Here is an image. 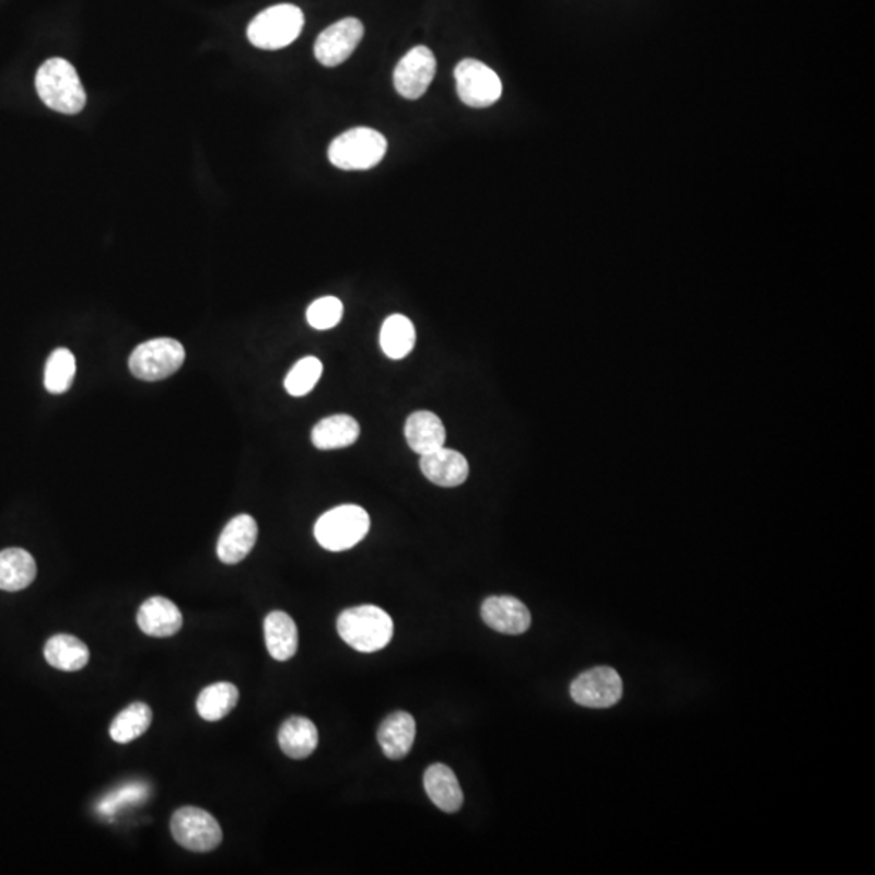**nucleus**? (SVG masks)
Wrapping results in <instances>:
<instances>
[{
    "instance_id": "f257e3e1",
    "label": "nucleus",
    "mask_w": 875,
    "mask_h": 875,
    "mask_svg": "<svg viewBox=\"0 0 875 875\" xmlns=\"http://www.w3.org/2000/svg\"><path fill=\"white\" fill-rule=\"evenodd\" d=\"M36 91L47 107L67 116L79 114L86 104L85 88L80 82L75 67L60 57L46 60L39 67Z\"/></svg>"
},
{
    "instance_id": "f03ea898",
    "label": "nucleus",
    "mask_w": 875,
    "mask_h": 875,
    "mask_svg": "<svg viewBox=\"0 0 875 875\" xmlns=\"http://www.w3.org/2000/svg\"><path fill=\"white\" fill-rule=\"evenodd\" d=\"M338 632L342 641L363 654L382 651L392 642V616L373 605L349 608L339 615Z\"/></svg>"
},
{
    "instance_id": "7ed1b4c3",
    "label": "nucleus",
    "mask_w": 875,
    "mask_h": 875,
    "mask_svg": "<svg viewBox=\"0 0 875 875\" xmlns=\"http://www.w3.org/2000/svg\"><path fill=\"white\" fill-rule=\"evenodd\" d=\"M388 141L380 131L369 127L345 131L329 144L328 156L332 166L342 171H366L385 158Z\"/></svg>"
},
{
    "instance_id": "20e7f679",
    "label": "nucleus",
    "mask_w": 875,
    "mask_h": 875,
    "mask_svg": "<svg viewBox=\"0 0 875 875\" xmlns=\"http://www.w3.org/2000/svg\"><path fill=\"white\" fill-rule=\"evenodd\" d=\"M304 12L292 3H279L258 13L248 25V42L260 49L276 50L289 46L301 36Z\"/></svg>"
},
{
    "instance_id": "39448f33",
    "label": "nucleus",
    "mask_w": 875,
    "mask_h": 875,
    "mask_svg": "<svg viewBox=\"0 0 875 875\" xmlns=\"http://www.w3.org/2000/svg\"><path fill=\"white\" fill-rule=\"evenodd\" d=\"M369 530V513L355 504H342L316 521L315 538L326 550L345 551L360 544Z\"/></svg>"
},
{
    "instance_id": "423d86ee",
    "label": "nucleus",
    "mask_w": 875,
    "mask_h": 875,
    "mask_svg": "<svg viewBox=\"0 0 875 875\" xmlns=\"http://www.w3.org/2000/svg\"><path fill=\"white\" fill-rule=\"evenodd\" d=\"M185 349L171 338L151 339L137 346L129 359V369L135 378L143 382H160L170 378L184 365Z\"/></svg>"
},
{
    "instance_id": "0eeeda50",
    "label": "nucleus",
    "mask_w": 875,
    "mask_h": 875,
    "mask_svg": "<svg viewBox=\"0 0 875 875\" xmlns=\"http://www.w3.org/2000/svg\"><path fill=\"white\" fill-rule=\"evenodd\" d=\"M171 831L180 847L194 853L217 850L222 841L218 820L200 807L187 806L175 810L171 819Z\"/></svg>"
},
{
    "instance_id": "6e6552de",
    "label": "nucleus",
    "mask_w": 875,
    "mask_h": 875,
    "mask_svg": "<svg viewBox=\"0 0 875 875\" xmlns=\"http://www.w3.org/2000/svg\"><path fill=\"white\" fill-rule=\"evenodd\" d=\"M459 100L469 107H490L503 93L500 77L476 59H464L454 70Z\"/></svg>"
},
{
    "instance_id": "1a4fd4ad",
    "label": "nucleus",
    "mask_w": 875,
    "mask_h": 875,
    "mask_svg": "<svg viewBox=\"0 0 875 875\" xmlns=\"http://www.w3.org/2000/svg\"><path fill=\"white\" fill-rule=\"evenodd\" d=\"M571 698L588 709H608L622 696V681L610 666H598L582 673L572 681Z\"/></svg>"
},
{
    "instance_id": "9d476101",
    "label": "nucleus",
    "mask_w": 875,
    "mask_h": 875,
    "mask_svg": "<svg viewBox=\"0 0 875 875\" xmlns=\"http://www.w3.org/2000/svg\"><path fill=\"white\" fill-rule=\"evenodd\" d=\"M436 59L425 46L410 49L394 70V88L406 100H419L435 79Z\"/></svg>"
},
{
    "instance_id": "9b49d317",
    "label": "nucleus",
    "mask_w": 875,
    "mask_h": 875,
    "mask_svg": "<svg viewBox=\"0 0 875 875\" xmlns=\"http://www.w3.org/2000/svg\"><path fill=\"white\" fill-rule=\"evenodd\" d=\"M363 38V25L360 20H339L335 25L328 26L316 38L315 57L322 66L338 67L352 56L355 47Z\"/></svg>"
},
{
    "instance_id": "f8f14e48",
    "label": "nucleus",
    "mask_w": 875,
    "mask_h": 875,
    "mask_svg": "<svg viewBox=\"0 0 875 875\" xmlns=\"http://www.w3.org/2000/svg\"><path fill=\"white\" fill-rule=\"evenodd\" d=\"M480 612L485 625L501 634L520 635L530 628V611L520 598L488 597Z\"/></svg>"
},
{
    "instance_id": "ddd939ff",
    "label": "nucleus",
    "mask_w": 875,
    "mask_h": 875,
    "mask_svg": "<svg viewBox=\"0 0 875 875\" xmlns=\"http://www.w3.org/2000/svg\"><path fill=\"white\" fill-rule=\"evenodd\" d=\"M258 538V525L248 514L235 516L225 525L218 540V558L224 564H237L254 550Z\"/></svg>"
},
{
    "instance_id": "4468645a",
    "label": "nucleus",
    "mask_w": 875,
    "mask_h": 875,
    "mask_svg": "<svg viewBox=\"0 0 875 875\" xmlns=\"http://www.w3.org/2000/svg\"><path fill=\"white\" fill-rule=\"evenodd\" d=\"M420 470L438 487L454 488L469 477V463L459 451L443 446L420 457Z\"/></svg>"
},
{
    "instance_id": "2eb2a0df",
    "label": "nucleus",
    "mask_w": 875,
    "mask_h": 875,
    "mask_svg": "<svg viewBox=\"0 0 875 875\" xmlns=\"http://www.w3.org/2000/svg\"><path fill=\"white\" fill-rule=\"evenodd\" d=\"M137 622L151 638H171L180 631L184 616L170 598L151 597L138 610Z\"/></svg>"
},
{
    "instance_id": "dca6fc26",
    "label": "nucleus",
    "mask_w": 875,
    "mask_h": 875,
    "mask_svg": "<svg viewBox=\"0 0 875 875\" xmlns=\"http://www.w3.org/2000/svg\"><path fill=\"white\" fill-rule=\"evenodd\" d=\"M407 444L410 450L416 451L420 456L433 453L444 446L446 441V430L436 413L430 410H419L410 413L404 427Z\"/></svg>"
},
{
    "instance_id": "f3484780",
    "label": "nucleus",
    "mask_w": 875,
    "mask_h": 875,
    "mask_svg": "<svg viewBox=\"0 0 875 875\" xmlns=\"http://www.w3.org/2000/svg\"><path fill=\"white\" fill-rule=\"evenodd\" d=\"M423 786L432 803L443 813L454 814L463 807V788L457 782L456 773L444 763H433L427 769Z\"/></svg>"
},
{
    "instance_id": "a211bd4d",
    "label": "nucleus",
    "mask_w": 875,
    "mask_h": 875,
    "mask_svg": "<svg viewBox=\"0 0 875 875\" xmlns=\"http://www.w3.org/2000/svg\"><path fill=\"white\" fill-rule=\"evenodd\" d=\"M376 738L386 757L393 760L402 759L416 742V720L410 713L394 712L383 720Z\"/></svg>"
},
{
    "instance_id": "6ab92c4d",
    "label": "nucleus",
    "mask_w": 875,
    "mask_h": 875,
    "mask_svg": "<svg viewBox=\"0 0 875 875\" xmlns=\"http://www.w3.org/2000/svg\"><path fill=\"white\" fill-rule=\"evenodd\" d=\"M265 642L269 655L288 662L298 654L299 631L294 619L284 611H272L265 619Z\"/></svg>"
},
{
    "instance_id": "aec40b11",
    "label": "nucleus",
    "mask_w": 875,
    "mask_h": 875,
    "mask_svg": "<svg viewBox=\"0 0 875 875\" xmlns=\"http://www.w3.org/2000/svg\"><path fill=\"white\" fill-rule=\"evenodd\" d=\"M44 658L60 672L75 673L90 662V649L75 635L56 634L44 645Z\"/></svg>"
},
{
    "instance_id": "412c9836",
    "label": "nucleus",
    "mask_w": 875,
    "mask_h": 875,
    "mask_svg": "<svg viewBox=\"0 0 875 875\" xmlns=\"http://www.w3.org/2000/svg\"><path fill=\"white\" fill-rule=\"evenodd\" d=\"M279 746L291 759H305L318 747V730L305 716H291L279 730Z\"/></svg>"
},
{
    "instance_id": "4be33fe9",
    "label": "nucleus",
    "mask_w": 875,
    "mask_h": 875,
    "mask_svg": "<svg viewBox=\"0 0 875 875\" xmlns=\"http://www.w3.org/2000/svg\"><path fill=\"white\" fill-rule=\"evenodd\" d=\"M359 436V422L346 413H338L316 423L312 432V443L322 451L341 450L355 443Z\"/></svg>"
},
{
    "instance_id": "5701e85b",
    "label": "nucleus",
    "mask_w": 875,
    "mask_h": 875,
    "mask_svg": "<svg viewBox=\"0 0 875 875\" xmlns=\"http://www.w3.org/2000/svg\"><path fill=\"white\" fill-rule=\"evenodd\" d=\"M36 579V561L23 548H7L0 551V588L19 592L33 584Z\"/></svg>"
},
{
    "instance_id": "b1692460",
    "label": "nucleus",
    "mask_w": 875,
    "mask_h": 875,
    "mask_svg": "<svg viewBox=\"0 0 875 875\" xmlns=\"http://www.w3.org/2000/svg\"><path fill=\"white\" fill-rule=\"evenodd\" d=\"M380 345L389 359H404L412 352L413 346H416V326L407 316H389L383 323Z\"/></svg>"
},
{
    "instance_id": "393cba45",
    "label": "nucleus",
    "mask_w": 875,
    "mask_h": 875,
    "mask_svg": "<svg viewBox=\"0 0 875 875\" xmlns=\"http://www.w3.org/2000/svg\"><path fill=\"white\" fill-rule=\"evenodd\" d=\"M153 722V712L144 702L130 703L109 726V735L114 742L127 744L143 736Z\"/></svg>"
},
{
    "instance_id": "a878e982",
    "label": "nucleus",
    "mask_w": 875,
    "mask_h": 875,
    "mask_svg": "<svg viewBox=\"0 0 875 875\" xmlns=\"http://www.w3.org/2000/svg\"><path fill=\"white\" fill-rule=\"evenodd\" d=\"M238 689L231 682H217L208 686L197 699V710L207 722H219L235 709Z\"/></svg>"
},
{
    "instance_id": "bb28decb",
    "label": "nucleus",
    "mask_w": 875,
    "mask_h": 875,
    "mask_svg": "<svg viewBox=\"0 0 875 875\" xmlns=\"http://www.w3.org/2000/svg\"><path fill=\"white\" fill-rule=\"evenodd\" d=\"M75 357L69 349L59 348L50 353L44 370V386L50 394L69 392L75 378Z\"/></svg>"
},
{
    "instance_id": "cd10ccee",
    "label": "nucleus",
    "mask_w": 875,
    "mask_h": 875,
    "mask_svg": "<svg viewBox=\"0 0 875 875\" xmlns=\"http://www.w3.org/2000/svg\"><path fill=\"white\" fill-rule=\"evenodd\" d=\"M322 375V360L316 359V357H304L292 366L291 372L285 376V392L294 397L306 396L315 388Z\"/></svg>"
},
{
    "instance_id": "c85d7f7f",
    "label": "nucleus",
    "mask_w": 875,
    "mask_h": 875,
    "mask_svg": "<svg viewBox=\"0 0 875 875\" xmlns=\"http://www.w3.org/2000/svg\"><path fill=\"white\" fill-rule=\"evenodd\" d=\"M150 794V786L143 782L126 783L117 790L110 791L97 803L96 813L101 817H114L120 809L127 806H135L141 801L147 800Z\"/></svg>"
},
{
    "instance_id": "c756f323",
    "label": "nucleus",
    "mask_w": 875,
    "mask_h": 875,
    "mask_svg": "<svg viewBox=\"0 0 875 875\" xmlns=\"http://www.w3.org/2000/svg\"><path fill=\"white\" fill-rule=\"evenodd\" d=\"M345 313V305L338 298H322L313 302L306 310V322L312 328L325 331V329L335 328L342 319Z\"/></svg>"
}]
</instances>
